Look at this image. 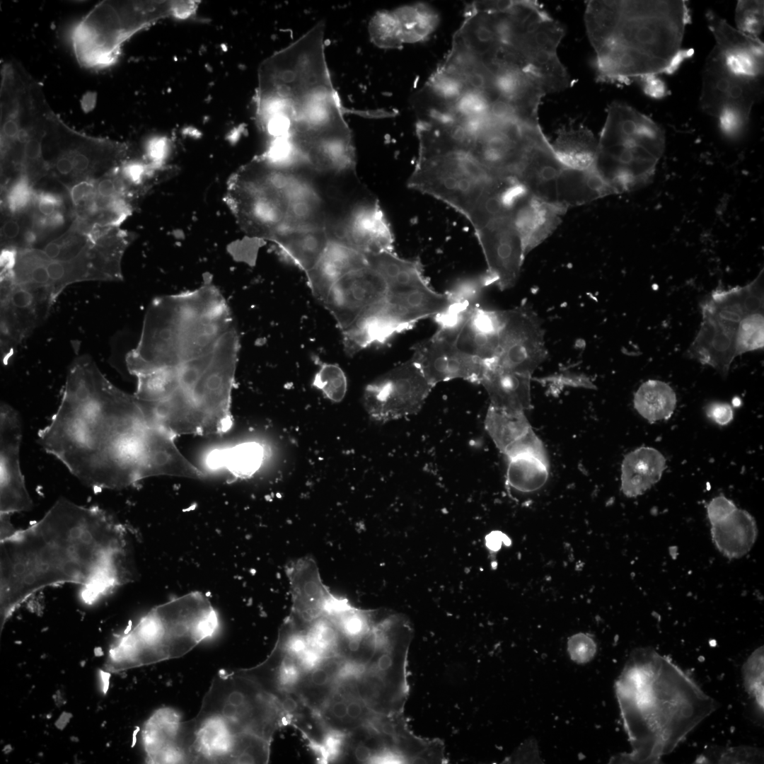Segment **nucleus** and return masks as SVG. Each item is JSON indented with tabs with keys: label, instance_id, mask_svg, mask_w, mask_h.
<instances>
[{
	"label": "nucleus",
	"instance_id": "33",
	"mask_svg": "<svg viewBox=\"0 0 764 764\" xmlns=\"http://www.w3.org/2000/svg\"><path fill=\"white\" fill-rule=\"evenodd\" d=\"M305 273L320 260L330 242L325 228L284 230L271 241Z\"/></svg>",
	"mask_w": 764,
	"mask_h": 764
},
{
	"label": "nucleus",
	"instance_id": "23",
	"mask_svg": "<svg viewBox=\"0 0 764 764\" xmlns=\"http://www.w3.org/2000/svg\"><path fill=\"white\" fill-rule=\"evenodd\" d=\"M408 328L396 306L386 296L342 331L345 351L353 356L371 345H383Z\"/></svg>",
	"mask_w": 764,
	"mask_h": 764
},
{
	"label": "nucleus",
	"instance_id": "1",
	"mask_svg": "<svg viewBox=\"0 0 764 764\" xmlns=\"http://www.w3.org/2000/svg\"><path fill=\"white\" fill-rule=\"evenodd\" d=\"M132 579L124 526L97 507L59 499L37 522L0 543L1 630L47 587L79 585L88 603Z\"/></svg>",
	"mask_w": 764,
	"mask_h": 764
},
{
	"label": "nucleus",
	"instance_id": "8",
	"mask_svg": "<svg viewBox=\"0 0 764 764\" xmlns=\"http://www.w3.org/2000/svg\"><path fill=\"white\" fill-rule=\"evenodd\" d=\"M197 715L240 750L258 738L272 741L288 724L278 701L241 670L219 672L203 698Z\"/></svg>",
	"mask_w": 764,
	"mask_h": 764
},
{
	"label": "nucleus",
	"instance_id": "32",
	"mask_svg": "<svg viewBox=\"0 0 764 764\" xmlns=\"http://www.w3.org/2000/svg\"><path fill=\"white\" fill-rule=\"evenodd\" d=\"M556 204L567 209L612 195L594 168L565 167L556 182Z\"/></svg>",
	"mask_w": 764,
	"mask_h": 764
},
{
	"label": "nucleus",
	"instance_id": "21",
	"mask_svg": "<svg viewBox=\"0 0 764 764\" xmlns=\"http://www.w3.org/2000/svg\"><path fill=\"white\" fill-rule=\"evenodd\" d=\"M330 239L364 254L394 252V236L378 200L371 193L352 210Z\"/></svg>",
	"mask_w": 764,
	"mask_h": 764
},
{
	"label": "nucleus",
	"instance_id": "13",
	"mask_svg": "<svg viewBox=\"0 0 764 764\" xmlns=\"http://www.w3.org/2000/svg\"><path fill=\"white\" fill-rule=\"evenodd\" d=\"M433 387L410 359L369 383L363 406L375 421L399 419L418 413Z\"/></svg>",
	"mask_w": 764,
	"mask_h": 764
},
{
	"label": "nucleus",
	"instance_id": "19",
	"mask_svg": "<svg viewBox=\"0 0 764 764\" xmlns=\"http://www.w3.org/2000/svg\"><path fill=\"white\" fill-rule=\"evenodd\" d=\"M388 292L384 278L369 265L351 271L335 282L322 303L341 331Z\"/></svg>",
	"mask_w": 764,
	"mask_h": 764
},
{
	"label": "nucleus",
	"instance_id": "36",
	"mask_svg": "<svg viewBox=\"0 0 764 764\" xmlns=\"http://www.w3.org/2000/svg\"><path fill=\"white\" fill-rule=\"evenodd\" d=\"M551 144L556 156L565 166L575 169L594 167L598 143L587 127H562Z\"/></svg>",
	"mask_w": 764,
	"mask_h": 764
},
{
	"label": "nucleus",
	"instance_id": "9",
	"mask_svg": "<svg viewBox=\"0 0 764 764\" xmlns=\"http://www.w3.org/2000/svg\"><path fill=\"white\" fill-rule=\"evenodd\" d=\"M299 178V174L277 168L262 156L232 175L227 202L248 236L271 241L282 231L291 190Z\"/></svg>",
	"mask_w": 764,
	"mask_h": 764
},
{
	"label": "nucleus",
	"instance_id": "6",
	"mask_svg": "<svg viewBox=\"0 0 764 764\" xmlns=\"http://www.w3.org/2000/svg\"><path fill=\"white\" fill-rule=\"evenodd\" d=\"M418 157L407 180L410 188L449 205L468 221L494 185L495 176L435 124L417 125Z\"/></svg>",
	"mask_w": 764,
	"mask_h": 764
},
{
	"label": "nucleus",
	"instance_id": "22",
	"mask_svg": "<svg viewBox=\"0 0 764 764\" xmlns=\"http://www.w3.org/2000/svg\"><path fill=\"white\" fill-rule=\"evenodd\" d=\"M565 167L556 156L540 124L530 125L527 145L516 180L534 196L556 204V182Z\"/></svg>",
	"mask_w": 764,
	"mask_h": 764
},
{
	"label": "nucleus",
	"instance_id": "20",
	"mask_svg": "<svg viewBox=\"0 0 764 764\" xmlns=\"http://www.w3.org/2000/svg\"><path fill=\"white\" fill-rule=\"evenodd\" d=\"M175 436L163 427L147 423L135 443L138 480L161 475L201 479L204 473L179 451Z\"/></svg>",
	"mask_w": 764,
	"mask_h": 764
},
{
	"label": "nucleus",
	"instance_id": "31",
	"mask_svg": "<svg viewBox=\"0 0 764 764\" xmlns=\"http://www.w3.org/2000/svg\"><path fill=\"white\" fill-rule=\"evenodd\" d=\"M327 223L324 204L310 183L309 171H306L291 190L282 231L325 229Z\"/></svg>",
	"mask_w": 764,
	"mask_h": 764
},
{
	"label": "nucleus",
	"instance_id": "17",
	"mask_svg": "<svg viewBox=\"0 0 764 764\" xmlns=\"http://www.w3.org/2000/svg\"><path fill=\"white\" fill-rule=\"evenodd\" d=\"M22 424L18 413L2 403L0 410V512L30 511L33 500L20 465Z\"/></svg>",
	"mask_w": 764,
	"mask_h": 764
},
{
	"label": "nucleus",
	"instance_id": "26",
	"mask_svg": "<svg viewBox=\"0 0 764 764\" xmlns=\"http://www.w3.org/2000/svg\"><path fill=\"white\" fill-rule=\"evenodd\" d=\"M500 327L501 311L478 306L461 326L456 345L462 352L490 365L496 357Z\"/></svg>",
	"mask_w": 764,
	"mask_h": 764
},
{
	"label": "nucleus",
	"instance_id": "39",
	"mask_svg": "<svg viewBox=\"0 0 764 764\" xmlns=\"http://www.w3.org/2000/svg\"><path fill=\"white\" fill-rule=\"evenodd\" d=\"M637 412L650 423L668 419L673 415L677 403L676 395L666 383L648 380L643 383L634 395Z\"/></svg>",
	"mask_w": 764,
	"mask_h": 764
},
{
	"label": "nucleus",
	"instance_id": "51",
	"mask_svg": "<svg viewBox=\"0 0 764 764\" xmlns=\"http://www.w3.org/2000/svg\"><path fill=\"white\" fill-rule=\"evenodd\" d=\"M705 413L712 421L722 426L730 423L734 417L732 407L722 402L710 403L705 408Z\"/></svg>",
	"mask_w": 764,
	"mask_h": 764
},
{
	"label": "nucleus",
	"instance_id": "38",
	"mask_svg": "<svg viewBox=\"0 0 764 764\" xmlns=\"http://www.w3.org/2000/svg\"><path fill=\"white\" fill-rule=\"evenodd\" d=\"M403 45L421 42L428 39L439 23V15L430 5L415 3L392 11Z\"/></svg>",
	"mask_w": 764,
	"mask_h": 764
},
{
	"label": "nucleus",
	"instance_id": "5",
	"mask_svg": "<svg viewBox=\"0 0 764 764\" xmlns=\"http://www.w3.org/2000/svg\"><path fill=\"white\" fill-rule=\"evenodd\" d=\"M219 622L209 598L192 591L151 608L111 644L104 669L119 673L179 658L212 637Z\"/></svg>",
	"mask_w": 764,
	"mask_h": 764
},
{
	"label": "nucleus",
	"instance_id": "47",
	"mask_svg": "<svg viewBox=\"0 0 764 764\" xmlns=\"http://www.w3.org/2000/svg\"><path fill=\"white\" fill-rule=\"evenodd\" d=\"M231 453V466L241 474L252 473L261 458L259 448L253 445L241 446Z\"/></svg>",
	"mask_w": 764,
	"mask_h": 764
},
{
	"label": "nucleus",
	"instance_id": "4",
	"mask_svg": "<svg viewBox=\"0 0 764 764\" xmlns=\"http://www.w3.org/2000/svg\"><path fill=\"white\" fill-rule=\"evenodd\" d=\"M690 20L683 0L599 1L590 33L598 81L673 74L694 52L683 47Z\"/></svg>",
	"mask_w": 764,
	"mask_h": 764
},
{
	"label": "nucleus",
	"instance_id": "18",
	"mask_svg": "<svg viewBox=\"0 0 764 764\" xmlns=\"http://www.w3.org/2000/svg\"><path fill=\"white\" fill-rule=\"evenodd\" d=\"M411 359L433 386L454 379L478 383L487 364L460 350L455 340L435 332L412 347Z\"/></svg>",
	"mask_w": 764,
	"mask_h": 764
},
{
	"label": "nucleus",
	"instance_id": "49",
	"mask_svg": "<svg viewBox=\"0 0 764 764\" xmlns=\"http://www.w3.org/2000/svg\"><path fill=\"white\" fill-rule=\"evenodd\" d=\"M31 188L25 177H21L11 187L8 192L7 201L9 209L13 212L24 209L31 199Z\"/></svg>",
	"mask_w": 764,
	"mask_h": 764
},
{
	"label": "nucleus",
	"instance_id": "11",
	"mask_svg": "<svg viewBox=\"0 0 764 764\" xmlns=\"http://www.w3.org/2000/svg\"><path fill=\"white\" fill-rule=\"evenodd\" d=\"M763 93V78L731 68L713 47L705 62L699 104L705 114L718 120L727 138L736 139L744 133L752 108Z\"/></svg>",
	"mask_w": 764,
	"mask_h": 764
},
{
	"label": "nucleus",
	"instance_id": "55",
	"mask_svg": "<svg viewBox=\"0 0 764 764\" xmlns=\"http://www.w3.org/2000/svg\"><path fill=\"white\" fill-rule=\"evenodd\" d=\"M96 192L103 199H116L117 192L116 182L109 178L101 179L96 185Z\"/></svg>",
	"mask_w": 764,
	"mask_h": 764
},
{
	"label": "nucleus",
	"instance_id": "15",
	"mask_svg": "<svg viewBox=\"0 0 764 764\" xmlns=\"http://www.w3.org/2000/svg\"><path fill=\"white\" fill-rule=\"evenodd\" d=\"M54 301L47 289L1 280V346L4 363L14 348L46 319Z\"/></svg>",
	"mask_w": 764,
	"mask_h": 764
},
{
	"label": "nucleus",
	"instance_id": "56",
	"mask_svg": "<svg viewBox=\"0 0 764 764\" xmlns=\"http://www.w3.org/2000/svg\"><path fill=\"white\" fill-rule=\"evenodd\" d=\"M21 231L20 223L16 219L6 221L1 227V236L8 241L15 239Z\"/></svg>",
	"mask_w": 764,
	"mask_h": 764
},
{
	"label": "nucleus",
	"instance_id": "41",
	"mask_svg": "<svg viewBox=\"0 0 764 764\" xmlns=\"http://www.w3.org/2000/svg\"><path fill=\"white\" fill-rule=\"evenodd\" d=\"M763 311L747 315L741 321L736 337V357L748 352L763 348Z\"/></svg>",
	"mask_w": 764,
	"mask_h": 764
},
{
	"label": "nucleus",
	"instance_id": "37",
	"mask_svg": "<svg viewBox=\"0 0 764 764\" xmlns=\"http://www.w3.org/2000/svg\"><path fill=\"white\" fill-rule=\"evenodd\" d=\"M507 459L506 480L514 490L521 492H532L546 483L549 476V465L545 452L528 451Z\"/></svg>",
	"mask_w": 764,
	"mask_h": 764
},
{
	"label": "nucleus",
	"instance_id": "34",
	"mask_svg": "<svg viewBox=\"0 0 764 764\" xmlns=\"http://www.w3.org/2000/svg\"><path fill=\"white\" fill-rule=\"evenodd\" d=\"M492 284L494 282L487 272L456 282L446 292L449 305L444 312L434 317L438 328L448 330L459 328L471 312L480 306L479 300L483 290Z\"/></svg>",
	"mask_w": 764,
	"mask_h": 764
},
{
	"label": "nucleus",
	"instance_id": "57",
	"mask_svg": "<svg viewBox=\"0 0 764 764\" xmlns=\"http://www.w3.org/2000/svg\"><path fill=\"white\" fill-rule=\"evenodd\" d=\"M11 514L1 513V515H0V522H1L0 523V524H1V536H0V539L1 540H4V539L8 538L9 536H11L12 534H13L16 531L15 530L12 523H11Z\"/></svg>",
	"mask_w": 764,
	"mask_h": 764
},
{
	"label": "nucleus",
	"instance_id": "12",
	"mask_svg": "<svg viewBox=\"0 0 764 764\" xmlns=\"http://www.w3.org/2000/svg\"><path fill=\"white\" fill-rule=\"evenodd\" d=\"M238 351L239 337L234 326L211 352L191 391L190 400L200 435L223 434L232 426L231 392Z\"/></svg>",
	"mask_w": 764,
	"mask_h": 764
},
{
	"label": "nucleus",
	"instance_id": "29",
	"mask_svg": "<svg viewBox=\"0 0 764 764\" xmlns=\"http://www.w3.org/2000/svg\"><path fill=\"white\" fill-rule=\"evenodd\" d=\"M666 461L656 448L641 446L628 453L621 465V490L627 497L642 495L657 483Z\"/></svg>",
	"mask_w": 764,
	"mask_h": 764
},
{
	"label": "nucleus",
	"instance_id": "42",
	"mask_svg": "<svg viewBox=\"0 0 764 764\" xmlns=\"http://www.w3.org/2000/svg\"><path fill=\"white\" fill-rule=\"evenodd\" d=\"M93 241L74 234H66L48 242L40 249L50 260L67 261L86 253Z\"/></svg>",
	"mask_w": 764,
	"mask_h": 764
},
{
	"label": "nucleus",
	"instance_id": "3",
	"mask_svg": "<svg viewBox=\"0 0 764 764\" xmlns=\"http://www.w3.org/2000/svg\"><path fill=\"white\" fill-rule=\"evenodd\" d=\"M632 751L618 760L659 763L718 704L666 656L651 647L635 649L615 683Z\"/></svg>",
	"mask_w": 764,
	"mask_h": 764
},
{
	"label": "nucleus",
	"instance_id": "50",
	"mask_svg": "<svg viewBox=\"0 0 764 764\" xmlns=\"http://www.w3.org/2000/svg\"><path fill=\"white\" fill-rule=\"evenodd\" d=\"M761 753L751 747H736L723 750L719 753L718 763H751L759 760Z\"/></svg>",
	"mask_w": 764,
	"mask_h": 764
},
{
	"label": "nucleus",
	"instance_id": "14",
	"mask_svg": "<svg viewBox=\"0 0 764 764\" xmlns=\"http://www.w3.org/2000/svg\"><path fill=\"white\" fill-rule=\"evenodd\" d=\"M544 331L528 304L501 311V327L494 366L531 376L547 357Z\"/></svg>",
	"mask_w": 764,
	"mask_h": 764
},
{
	"label": "nucleus",
	"instance_id": "58",
	"mask_svg": "<svg viewBox=\"0 0 764 764\" xmlns=\"http://www.w3.org/2000/svg\"><path fill=\"white\" fill-rule=\"evenodd\" d=\"M502 538L500 533L492 534V537L489 539V546L492 549H498L501 546Z\"/></svg>",
	"mask_w": 764,
	"mask_h": 764
},
{
	"label": "nucleus",
	"instance_id": "16",
	"mask_svg": "<svg viewBox=\"0 0 764 764\" xmlns=\"http://www.w3.org/2000/svg\"><path fill=\"white\" fill-rule=\"evenodd\" d=\"M475 232L494 284L501 290L512 287L526 255L511 214L491 219Z\"/></svg>",
	"mask_w": 764,
	"mask_h": 764
},
{
	"label": "nucleus",
	"instance_id": "25",
	"mask_svg": "<svg viewBox=\"0 0 764 764\" xmlns=\"http://www.w3.org/2000/svg\"><path fill=\"white\" fill-rule=\"evenodd\" d=\"M485 428L496 447L507 458L517 454L545 452L523 412L508 411L489 406Z\"/></svg>",
	"mask_w": 764,
	"mask_h": 764
},
{
	"label": "nucleus",
	"instance_id": "28",
	"mask_svg": "<svg viewBox=\"0 0 764 764\" xmlns=\"http://www.w3.org/2000/svg\"><path fill=\"white\" fill-rule=\"evenodd\" d=\"M531 378L530 376L487 366L479 384L487 393L490 406L524 412L531 406Z\"/></svg>",
	"mask_w": 764,
	"mask_h": 764
},
{
	"label": "nucleus",
	"instance_id": "43",
	"mask_svg": "<svg viewBox=\"0 0 764 764\" xmlns=\"http://www.w3.org/2000/svg\"><path fill=\"white\" fill-rule=\"evenodd\" d=\"M369 30L373 42L380 47L398 48L403 45L392 11L376 13L370 21Z\"/></svg>",
	"mask_w": 764,
	"mask_h": 764
},
{
	"label": "nucleus",
	"instance_id": "54",
	"mask_svg": "<svg viewBox=\"0 0 764 764\" xmlns=\"http://www.w3.org/2000/svg\"><path fill=\"white\" fill-rule=\"evenodd\" d=\"M640 81L644 93L648 96L654 98H661L667 94L665 83L658 76H649Z\"/></svg>",
	"mask_w": 764,
	"mask_h": 764
},
{
	"label": "nucleus",
	"instance_id": "30",
	"mask_svg": "<svg viewBox=\"0 0 764 764\" xmlns=\"http://www.w3.org/2000/svg\"><path fill=\"white\" fill-rule=\"evenodd\" d=\"M758 533L754 517L746 510L738 508L726 519L710 528L713 544L729 560L739 559L748 554L756 541Z\"/></svg>",
	"mask_w": 764,
	"mask_h": 764
},
{
	"label": "nucleus",
	"instance_id": "46",
	"mask_svg": "<svg viewBox=\"0 0 764 764\" xmlns=\"http://www.w3.org/2000/svg\"><path fill=\"white\" fill-rule=\"evenodd\" d=\"M567 652L572 660L576 663L586 664L594 658L596 644L588 635L577 633L568 639Z\"/></svg>",
	"mask_w": 764,
	"mask_h": 764
},
{
	"label": "nucleus",
	"instance_id": "24",
	"mask_svg": "<svg viewBox=\"0 0 764 764\" xmlns=\"http://www.w3.org/2000/svg\"><path fill=\"white\" fill-rule=\"evenodd\" d=\"M567 210L528 191L521 197L511 215L526 256L554 232Z\"/></svg>",
	"mask_w": 764,
	"mask_h": 764
},
{
	"label": "nucleus",
	"instance_id": "40",
	"mask_svg": "<svg viewBox=\"0 0 764 764\" xmlns=\"http://www.w3.org/2000/svg\"><path fill=\"white\" fill-rule=\"evenodd\" d=\"M312 386L334 403L341 402L347 390L344 371L338 365L330 363H321L314 375Z\"/></svg>",
	"mask_w": 764,
	"mask_h": 764
},
{
	"label": "nucleus",
	"instance_id": "45",
	"mask_svg": "<svg viewBox=\"0 0 764 764\" xmlns=\"http://www.w3.org/2000/svg\"><path fill=\"white\" fill-rule=\"evenodd\" d=\"M744 685L758 707L763 710V648L757 649L743 666Z\"/></svg>",
	"mask_w": 764,
	"mask_h": 764
},
{
	"label": "nucleus",
	"instance_id": "27",
	"mask_svg": "<svg viewBox=\"0 0 764 764\" xmlns=\"http://www.w3.org/2000/svg\"><path fill=\"white\" fill-rule=\"evenodd\" d=\"M367 265L365 254L330 239L318 262L306 273L308 286L314 297L323 303L335 282L348 272Z\"/></svg>",
	"mask_w": 764,
	"mask_h": 764
},
{
	"label": "nucleus",
	"instance_id": "7",
	"mask_svg": "<svg viewBox=\"0 0 764 764\" xmlns=\"http://www.w3.org/2000/svg\"><path fill=\"white\" fill-rule=\"evenodd\" d=\"M598 143L594 168L615 195L651 183L665 150V134L649 117L614 101Z\"/></svg>",
	"mask_w": 764,
	"mask_h": 764
},
{
	"label": "nucleus",
	"instance_id": "2",
	"mask_svg": "<svg viewBox=\"0 0 764 764\" xmlns=\"http://www.w3.org/2000/svg\"><path fill=\"white\" fill-rule=\"evenodd\" d=\"M148 423L134 395L112 384L88 356L71 364L59 406L39 442L85 485L120 490L138 482L137 438Z\"/></svg>",
	"mask_w": 764,
	"mask_h": 764
},
{
	"label": "nucleus",
	"instance_id": "10",
	"mask_svg": "<svg viewBox=\"0 0 764 764\" xmlns=\"http://www.w3.org/2000/svg\"><path fill=\"white\" fill-rule=\"evenodd\" d=\"M149 6L112 1L96 5L70 33L78 63L93 69L113 65L125 40L152 21L154 8Z\"/></svg>",
	"mask_w": 764,
	"mask_h": 764
},
{
	"label": "nucleus",
	"instance_id": "35",
	"mask_svg": "<svg viewBox=\"0 0 764 764\" xmlns=\"http://www.w3.org/2000/svg\"><path fill=\"white\" fill-rule=\"evenodd\" d=\"M369 265L385 279L388 292H401L431 286L419 260H407L395 252L366 255Z\"/></svg>",
	"mask_w": 764,
	"mask_h": 764
},
{
	"label": "nucleus",
	"instance_id": "52",
	"mask_svg": "<svg viewBox=\"0 0 764 764\" xmlns=\"http://www.w3.org/2000/svg\"><path fill=\"white\" fill-rule=\"evenodd\" d=\"M96 192V185L91 181L83 180L73 185L70 190L71 202L79 206L89 199Z\"/></svg>",
	"mask_w": 764,
	"mask_h": 764
},
{
	"label": "nucleus",
	"instance_id": "48",
	"mask_svg": "<svg viewBox=\"0 0 764 764\" xmlns=\"http://www.w3.org/2000/svg\"><path fill=\"white\" fill-rule=\"evenodd\" d=\"M736 509L734 502L724 494L712 498L706 506L707 516L711 526L724 521Z\"/></svg>",
	"mask_w": 764,
	"mask_h": 764
},
{
	"label": "nucleus",
	"instance_id": "53",
	"mask_svg": "<svg viewBox=\"0 0 764 764\" xmlns=\"http://www.w3.org/2000/svg\"><path fill=\"white\" fill-rule=\"evenodd\" d=\"M60 204V199L52 193L42 192L37 198V209L42 215L46 217H50L55 214Z\"/></svg>",
	"mask_w": 764,
	"mask_h": 764
},
{
	"label": "nucleus",
	"instance_id": "44",
	"mask_svg": "<svg viewBox=\"0 0 764 764\" xmlns=\"http://www.w3.org/2000/svg\"><path fill=\"white\" fill-rule=\"evenodd\" d=\"M736 29L753 37H759L764 27L763 1H738L735 11Z\"/></svg>",
	"mask_w": 764,
	"mask_h": 764
}]
</instances>
